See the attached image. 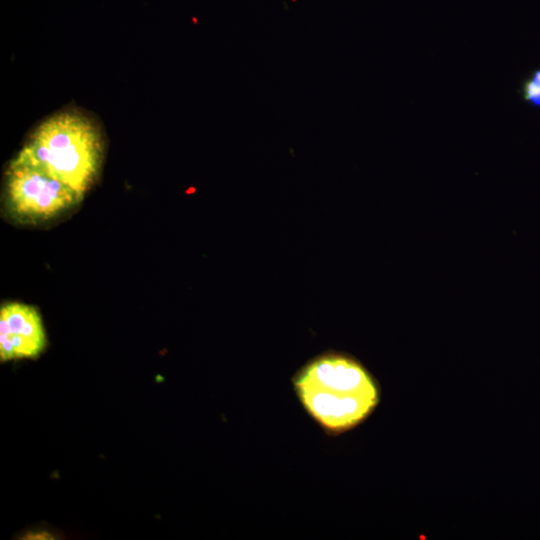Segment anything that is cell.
Returning a JSON list of instances; mask_svg holds the SVG:
<instances>
[{"mask_svg": "<svg viewBox=\"0 0 540 540\" xmlns=\"http://www.w3.org/2000/svg\"><path fill=\"white\" fill-rule=\"evenodd\" d=\"M294 390L307 413L327 433L340 434L365 421L380 400L378 383L349 356L328 353L302 367Z\"/></svg>", "mask_w": 540, "mask_h": 540, "instance_id": "cell-1", "label": "cell"}, {"mask_svg": "<svg viewBox=\"0 0 540 540\" xmlns=\"http://www.w3.org/2000/svg\"><path fill=\"white\" fill-rule=\"evenodd\" d=\"M19 153L84 197L99 174L103 143L87 117L67 111L38 125Z\"/></svg>", "mask_w": 540, "mask_h": 540, "instance_id": "cell-2", "label": "cell"}, {"mask_svg": "<svg viewBox=\"0 0 540 540\" xmlns=\"http://www.w3.org/2000/svg\"><path fill=\"white\" fill-rule=\"evenodd\" d=\"M83 196L20 153L5 173L4 208L20 223L49 221L66 213Z\"/></svg>", "mask_w": 540, "mask_h": 540, "instance_id": "cell-3", "label": "cell"}, {"mask_svg": "<svg viewBox=\"0 0 540 540\" xmlns=\"http://www.w3.org/2000/svg\"><path fill=\"white\" fill-rule=\"evenodd\" d=\"M48 345L42 316L35 306L6 302L0 308V361L35 360Z\"/></svg>", "mask_w": 540, "mask_h": 540, "instance_id": "cell-4", "label": "cell"}, {"mask_svg": "<svg viewBox=\"0 0 540 540\" xmlns=\"http://www.w3.org/2000/svg\"><path fill=\"white\" fill-rule=\"evenodd\" d=\"M524 99L535 107H540V69L536 70L523 85Z\"/></svg>", "mask_w": 540, "mask_h": 540, "instance_id": "cell-5", "label": "cell"}, {"mask_svg": "<svg viewBox=\"0 0 540 540\" xmlns=\"http://www.w3.org/2000/svg\"><path fill=\"white\" fill-rule=\"evenodd\" d=\"M58 538L59 537L56 533L45 528L27 530L20 537V539H24V540H54Z\"/></svg>", "mask_w": 540, "mask_h": 540, "instance_id": "cell-6", "label": "cell"}]
</instances>
